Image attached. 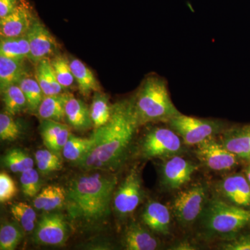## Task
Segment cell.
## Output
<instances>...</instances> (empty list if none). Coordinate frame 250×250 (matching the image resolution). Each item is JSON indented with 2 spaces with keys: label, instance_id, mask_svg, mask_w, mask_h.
<instances>
[{
  "label": "cell",
  "instance_id": "cell-1",
  "mask_svg": "<svg viewBox=\"0 0 250 250\" xmlns=\"http://www.w3.org/2000/svg\"><path fill=\"white\" fill-rule=\"evenodd\" d=\"M139 126L133 98L112 105L109 121L93 131L91 147L77 166L85 171L118 170L127 156Z\"/></svg>",
  "mask_w": 250,
  "mask_h": 250
},
{
  "label": "cell",
  "instance_id": "cell-2",
  "mask_svg": "<svg viewBox=\"0 0 250 250\" xmlns=\"http://www.w3.org/2000/svg\"><path fill=\"white\" fill-rule=\"evenodd\" d=\"M118 184L109 172H96L74 177L67 184V213L82 228H96L106 223L111 214V204Z\"/></svg>",
  "mask_w": 250,
  "mask_h": 250
},
{
  "label": "cell",
  "instance_id": "cell-3",
  "mask_svg": "<svg viewBox=\"0 0 250 250\" xmlns=\"http://www.w3.org/2000/svg\"><path fill=\"white\" fill-rule=\"evenodd\" d=\"M132 98L140 126L150 123H168L181 114L171 100L165 80L160 77H147Z\"/></svg>",
  "mask_w": 250,
  "mask_h": 250
},
{
  "label": "cell",
  "instance_id": "cell-4",
  "mask_svg": "<svg viewBox=\"0 0 250 250\" xmlns=\"http://www.w3.org/2000/svg\"><path fill=\"white\" fill-rule=\"evenodd\" d=\"M200 218L207 233L229 238L250 226V209L213 199L207 202Z\"/></svg>",
  "mask_w": 250,
  "mask_h": 250
},
{
  "label": "cell",
  "instance_id": "cell-5",
  "mask_svg": "<svg viewBox=\"0 0 250 250\" xmlns=\"http://www.w3.org/2000/svg\"><path fill=\"white\" fill-rule=\"evenodd\" d=\"M207 187L197 184L178 192L172 202V211L179 225L187 228L201 218L207 202Z\"/></svg>",
  "mask_w": 250,
  "mask_h": 250
},
{
  "label": "cell",
  "instance_id": "cell-6",
  "mask_svg": "<svg viewBox=\"0 0 250 250\" xmlns=\"http://www.w3.org/2000/svg\"><path fill=\"white\" fill-rule=\"evenodd\" d=\"M173 129L188 146H197L223 131L221 122L202 119L181 114L168 122Z\"/></svg>",
  "mask_w": 250,
  "mask_h": 250
},
{
  "label": "cell",
  "instance_id": "cell-7",
  "mask_svg": "<svg viewBox=\"0 0 250 250\" xmlns=\"http://www.w3.org/2000/svg\"><path fill=\"white\" fill-rule=\"evenodd\" d=\"M182 148L179 135L168 128L156 127L149 130L141 142V153L146 159L177 155Z\"/></svg>",
  "mask_w": 250,
  "mask_h": 250
},
{
  "label": "cell",
  "instance_id": "cell-8",
  "mask_svg": "<svg viewBox=\"0 0 250 250\" xmlns=\"http://www.w3.org/2000/svg\"><path fill=\"white\" fill-rule=\"evenodd\" d=\"M144 197L142 179L136 169H132L117 187L113 198V206L117 215L128 216L137 208Z\"/></svg>",
  "mask_w": 250,
  "mask_h": 250
},
{
  "label": "cell",
  "instance_id": "cell-9",
  "mask_svg": "<svg viewBox=\"0 0 250 250\" xmlns=\"http://www.w3.org/2000/svg\"><path fill=\"white\" fill-rule=\"evenodd\" d=\"M196 154L199 160L210 170L217 172L229 171L239 164V159L229 152L221 141L213 137L197 145Z\"/></svg>",
  "mask_w": 250,
  "mask_h": 250
},
{
  "label": "cell",
  "instance_id": "cell-10",
  "mask_svg": "<svg viewBox=\"0 0 250 250\" xmlns=\"http://www.w3.org/2000/svg\"><path fill=\"white\" fill-rule=\"evenodd\" d=\"M69 236V227L62 213L42 215L38 221L34 233L36 243L45 246H62Z\"/></svg>",
  "mask_w": 250,
  "mask_h": 250
},
{
  "label": "cell",
  "instance_id": "cell-11",
  "mask_svg": "<svg viewBox=\"0 0 250 250\" xmlns=\"http://www.w3.org/2000/svg\"><path fill=\"white\" fill-rule=\"evenodd\" d=\"M27 36L30 46L29 61L33 63L36 64L42 59L52 58L58 54V42L38 18Z\"/></svg>",
  "mask_w": 250,
  "mask_h": 250
},
{
  "label": "cell",
  "instance_id": "cell-12",
  "mask_svg": "<svg viewBox=\"0 0 250 250\" xmlns=\"http://www.w3.org/2000/svg\"><path fill=\"white\" fill-rule=\"evenodd\" d=\"M197 166L182 156L168 157L161 167V182L169 190H177L191 180Z\"/></svg>",
  "mask_w": 250,
  "mask_h": 250
},
{
  "label": "cell",
  "instance_id": "cell-13",
  "mask_svg": "<svg viewBox=\"0 0 250 250\" xmlns=\"http://www.w3.org/2000/svg\"><path fill=\"white\" fill-rule=\"evenodd\" d=\"M36 19L32 6L26 0H22L12 13L0 19V36L10 38L26 36Z\"/></svg>",
  "mask_w": 250,
  "mask_h": 250
},
{
  "label": "cell",
  "instance_id": "cell-14",
  "mask_svg": "<svg viewBox=\"0 0 250 250\" xmlns=\"http://www.w3.org/2000/svg\"><path fill=\"white\" fill-rule=\"evenodd\" d=\"M218 188L221 200L250 209V184L246 176L238 173L228 176L220 182Z\"/></svg>",
  "mask_w": 250,
  "mask_h": 250
},
{
  "label": "cell",
  "instance_id": "cell-15",
  "mask_svg": "<svg viewBox=\"0 0 250 250\" xmlns=\"http://www.w3.org/2000/svg\"><path fill=\"white\" fill-rule=\"evenodd\" d=\"M220 141L240 160L250 164V125L223 130Z\"/></svg>",
  "mask_w": 250,
  "mask_h": 250
},
{
  "label": "cell",
  "instance_id": "cell-16",
  "mask_svg": "<svg viewBox=\"0 0 250 250\" xmlns=\"http://www.w3.org/2000/svg\"><path fill=\"white\" fill-rule=\"evenodd\" d=\"M141 218L143 224L152 232L164 236L170 233V212L168 208L161 202H149L145 207Z\"/></svg>",
  "mask_w": 250,
  "mask_h": 250
},
{
  "label": "cell",
  "instance_id": "cell-17",
  "mask_svg": "<svg viewBox=\"0 0 250 250\" xmlns=\"http://www.w3.org/2000/svg\"><path fill=\"white\" fill-rule=\"evenodd\" d=\"M39 130L47 149L59 154L71 134L67 125L51 120H42Z\"/></svg>",
  "mask_w": 250,
  "mask_h": 250
},
{
  "label": "cell",
  "instance_id": "cell-18",
  "mask_svg": "<svg viewBox=\"0 0 250 250\" xmlns=\"http://www.w3.org/2000/svg\"><path fill=\"white\" fill-rule=\"evenodd\" d=\"M65 120L74 129L85 131L93 127L90 108L80 99L67 93L65 106Z\"/></svg>",
  "mask_w": 250,
  "mask_h": 250
},
{
  "label": "cell",
  "instance_id": "cell-19",
  "mask_svg": "<svg viewBox=\"0 0 250 250\" xmlns=\"http://www.w3.org/2000/svg\"><path fill=\"white\" fill-rule=\"evenodd\" d=\"M123 244L127 250H155L160 247V241L141 224H130L125 231Z\"/></svg>",
  "mask_w": 250,
  "mask_h": 250
},
{
  "label": "cell",
  "instance_id": "cell-20",
  "mask_svg": "<svg viewBox=\"0 0 250 250\" xmlns=\"http://www.w3.org/2000/svg\"><path fill=\"white\" fill-rule=\"evenodd\" d=\"M66 191L59 186L50 185L45 187L34 197L33 205L37 210L45 212L62 208L65 205Z\"/></svg>",
  "mask_w": 250,
  "mask_h": 250
},
{
  "label": "cell",
  "instance_id": "cell-21",
  "mask_svg": "<svg viewBox=\"0 0 250 250\" xmlns=\"http://www.w3.org/2000/svg\"><path fill=\"white\" fill-rule=\"evenodd\" d=\"M25 60L7 58L0 56V90L18 84L28 73Z\"/></svg>",
  "mask_w": 250,
  "mask_h": 250
},
{
  "label": "cell",
  "instance_id": "cell-22",
  "mask_svg": "<svg viewBox=\"0 0 250 250\" xmlns=\"http://www.w3.org/2000/svg\"><path fill=\"white\" fill-rule=\"evenodd\" d=\"M67 92L44 96L37 110L41 120H51L62 123L65 119V106Z\"/></svg>",
  "mask_w": 250,
  "mask_h": 250
},
{
  "label": "cell",
  "instance_id": "cell-23",
  "mask_svg": "<svg viewBox=\"0 0 250 250\" xmlns=\"http://www.w3.org/2000/svg\"><path fill=\"white\" fill-rule=\"evenodd\" d=\"M36 65V79L45 96L64 93L65 89L57 81L50 59H42Z\"/></svg>",
  "mask_w": 250,
  "mask_h": 250
},
{
  "label": "cell",
  "instance_id": "cell-24",
  "mask_svg": "<svg viewBox=\"0 0 250 250\" xmlns=\"http://www.w3.org/2000/svg\"><path fill=\"white\" fill-rule=\"evenodd\" d=\"M70 67L80 93L88 97L92 92L100 91V86L93 72L83 62L77 59L70 61Z\"/></svg>",
  "mask_w": 250,
  "mask_h": 250
},
{
  "label": "cell",
  "instance_id": "cell-25",
  "mask_svg": "<svg viewBox=\"0 0 250 250\" xmlns=\"http://www.w3.org/2000/svg\"><path fill=\"white\" fill-rule=\"evenodd\" d=\"M30 46L27 36L19 37H1L0 39V56L7 58L29 60Z\"/></svg>",
  "mask_w": 250,
  "mask_h": 250
},
{
  "label": "cell",
  "instance_id": "cell-26",
  "mask_svg": "<svg viewBox=\"0 0 250 250\" xmlns=\"http://www.w3.org/2000/svg\"><path fill=\"white\" fill-rule=\"evenodd\" d=\"M90 111L95 129L106 124L111 118L112 111L108 95L100 91L95 92Z\"/></svg>",
  "mask_w": 250,
  "mask_h": 250
},
{
  "label": "cell",
  "instance_id": "cell-27",
  "mask_svg": "<svg viewBox=\"0 0 250 250\" xmlns=\"http://www.w3.org/2000/svg\"><path fill=\"white\" fill-rule=\"evenodd\" d=\"M5 111L12 116L27 109V99L18 84L9 85L1 91Z\"/></svg>",
  "mask_w": 250,
  "mask_h": 250
},
{
  "label": "cell",
  "instance_id": "cell-28",
  "mask_svg": "<svg viewBox=\"0 0 250 250\" xmlns=\"http://www.w3.org/2000/svg\"><path fill=\"white\" fill-rule=\"evenodd\" d=\"M92 144L93 139L91 136L90 138H80L70 134L62 149V156L66 160L76 164L89 151Z\"/></svg>",
  "mask_w": 250,
  "mask_h": 250
},
{
  "label": "cell",
  "instance_id": "cell-29",
  "mask_svg": "<svg viewBox=\"0 0 250 250\" xmlns=\"http://www.w3.org/2000/svg\"><path fill=\"white\" fill-rule=\"evenodd\" d=\"M18 84L21 87L27 99V109L32 113L37 112L39 105L45 95L36 77L31 76L29 74H27L20 81Z\"/></svg>",
  "mask_w": 250,
  "mask_h": 250
},
{
  "label": "cell",
  "instance_id": "cell-30",
  "mask_svg": "<svg viewBox=\"0 0 250 250\" xmlns=\"http://www.w3.org/2000/svg\"><path fill=\"white\" fill-rule=\"evenodd\" d=\"M3 164L15 173H22L34 167V160L22 149H14L9 151L2 159Z\"/></svg>",
  "mask_w": 250,
  "mask_h": 250
},
{
  "label": "cell",
  "instance_id": "cell-31",
  "mask_svg": "<svg viewBox=\"0 0 250 250\" xmlns=\"http://www.w3.org/2000/svg\"><path fill=\"white\" fill-rule=\"evenodd\" d=\"M11 213L23 231L29 233L35 229L36 213L30 205L24 202L14 204L11 207Z\"/></svg>",
  "mask_w": 250,
  "mask_h": 250
},
{
  "label": "cell",
  "instance_id": "cell-32",
  "mask_svg": "<svg viewBox=\"0 0 250 250\" xmlns=\"http://www.w3.org/2000/svg\"><path fill=\"white\" fill-rule=\"evenodd\" d=\"M51 64L57 81L64 88H70L75 82V79L70 67V61L61 54H56L50 59Z\"/></svg>",
  "mask_w": 250,
  "mask_h": 250
},
{
  "label": "cell",
  "instance_id": "cell-33",
  "mask_svg": "<svg viewBox=\"0 0 250 250\" xmlns=\"http://www.w3.org/2000/svg\"><path fill=\"white\" fill-rule=\"evenodd\" d=\"M35 160L41 173L47 174L62 170V159L60 154L48 149L36 151Z\"/></svg>",
  "mask_w": 250,
  "mask_h": 250
},
{
  "label": "cell",
  "instance_id": "cell-34",
  "mask_svg": "<svg viewBox=\"0 0 250 250\" xmlns=\"http://www.w3.org/2000/svg\"><path fill=\"white\" fill-rule=\"evenodd\" d=\"M23 238V232L14 223H7L0 229V250H14Z\"/></svg>",
  "mask_w": 250,
  "mask_h": 250
},
{
  "label": "cell",
  "instance_id": "cell-35",
  "mask_svg": "<svg viewBox=\"0 0 250 250\" xmlns=\"http://www.w3.org/2000/svg\"><path fill=\"white\" fill-rule=\"evenodd\" d=\"M14 116L1 112L0 114V139L3 141H14L21 136L22 126Z\"/></svg>",
  "mask_w": 250,
  "mask_h": 250
},
{
  "label": "cell",
  "instance_id": "cell-36",
  "mask_svg": "<svg viewBox=\"0 0 250 250\" xmlns=\"http://www.w3.org/2000/svg\"><path fill=\"white\" fill-rule=\"evenodd\" d=\"M20 180L23 194L25 196L35 197L41 191L40 177L38 170L34 167L22 172Z\"/></svg>",
  "mask_w": 250,
  "mask_h": 250
},
{
  "label": "cell",
  "instance_id": "cell-37",
  "mask_svg": "<svg viewBox=\"0 0 250 250\" xmlns=\"http://www.w3.org/2000/svg\"><path fill=\"white\" fill-rule=\"evenodd\" d=\"M18 193V188L14 179L4 172L0 174V202L1 203L12 200Z\"/></svg>",
  "mask_w": 250,
  "mask_h": 250
},
{
  "label": "cell",
  "instance_id": "cell-38",
  "mask_svg": "<svg viewBox=\"0 0 250 250\" xmlns=\"http://www.w3.org/2000/svg\"><path fill=\"white\" fill-rule=\"evenodd\" d=\"M222 250H250V234L238 235L227 238L221 246Z\"/></svg>",
  "mask_w": 250,
  "mask_h": 250
},
{
  "label": "cell",
  "instance_id": "cell-39",
  "mask_svg": "<svg viewBox=\"0 0 250 250\" xmlns=\"http://www.w3.org/2000/svg\"><path fill=\"white\" fill-rule=\"evenodd\" d=\"M22 0H0V19L12 13Z\"/></svg>",
  "mask_w": 250,
  "mask_h": 250
},
{
  "label": "cell",
  "instance_id": "cell-40",
  "mask_svg": "<svg viewBox=\"0 0 250 250\" xmlns=\"http://www.w3.org/2000/svg\"><path fill=\"white\" fill-rule=\"evenodd\" d=\"M196 248H194V247L191 245L189 244L188 243H182L178 245L177 246H175L174 250H195Z\"/></svg>",
  "mask_w": 250,
  "mask_h": 250
},
{
  "label": "cell",
  "instance_id": "cell-41",
  "mask_svg": "<svg viewBox=\"0 0 250 250\" xmlns=\"http://www.w3.org/2000/svg\"><path fill=\"white\" fill-rule=\"evenodd\" d=\"M245 176H246L247 179H248L250 184V164L246 169V171H245Z\"/></svg>",
  "mask_w": 250,
  "mask_h": 250
}]
</instances>
